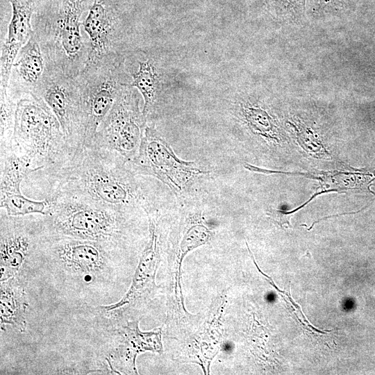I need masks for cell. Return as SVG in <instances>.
Wrapping results in <instances>:
<instances>
[{
	"label": "cell",
	"instance_id": "cell-17",
	"mask_svg": "<svg viewBox=\"0 0 375 375\" xmlns=\"http://www.w3.org/2000/svg\"><path fill=\"white\" fill-rule=\"evenodd\" d=\"M34 172L10 147L0 149V196L23 193V181Z\"/></svg>",
	"mask_w": 375,
	"mask_h": 375
},
{
	"label": "cell",
	"instance_id": "cell-15",
	"mask_svg": "<svg viewBox=\"0 0 375 375\" xmlns=\"http://www.w3.org/2000/svg\"><path fill=\"white\" fill-rule=\"evenodd\" d=\"M122 335L114 344L105 347L103 359L107 362L109 372H135V358L141 351L156 349L154 333H141L138 322L128 324L122 330H117Z\"/></svg>",
	"mask_w": 375,
	"mask_h": 375
},
{
	"label": "cell",
	"instance_id": "cell-11",
	"mask_svg": "<svg viewBox=\"0 0 375 375\" xmlns=\"http://www.w3.org/2000/svg\"><path fill=\"white\" fill-rule=\"evenodd\" d=\"M82 25L89 36L86 65L108 54H123L124 24L115 0H94Z\"/></svg>",
	"mask_w": 375,
	"mask_h": 375
},
{
	"label": "cell",
	"instance_id": "cell-19",
	"mask_svg": "<svg viewBox=\"0 0 375 375\" xmlns=\"http://www.w3.org/2000/svg\"><path fill=\"white\" fill-rule=\"evenodd\" d=\"M0 149L10 145L17 101L6 90H0Z\"/></svg>",
	"mask_w": 375,
	"mask_h": 375
},
{
	"label": "cell",
	"instance_id": "cell-6",
	"mask_svg": "<svg viewBox=\"0 0 375 375\" xmlns=\"http://www.w3.org/2000/svg\"><path fill=\"white\" fill-rule=\"evenodd\" d=\"M81 92V144L89 147L122 90L131 85L124 55L111 53L87 64L76 76Z\"/></svg>",
	"mask_w": 375,
	"mask_h": 375
},
{
	"label": "cell",
	"instance_id": "cell-9",
	"mask_svg": "<svg viewBox=\"0 0 375 375\" xmlns=\"http://www.w3.org/2000/svg\"><path fill=\"white\" fill-rule=\"evenodd\" d=\"M44 234L43 215L9 216L0 209L1 282L34 265Z\"/></svg>",
	"mask_w": 375,
	"mask_h": 375
},
{
	"label": "cell",
	"instance_id": "cell-10",
	"mask_svg": "<svg viewBox=\"0 0 375 375\" xmlns=\"http://www.w3.org/2000/svg\"><path fill=\"white\" fill-rule=\"evenodd\" d=\"M33 95L42 99L60 122L70 146L76 151L81 144V92L76 77L66 76L47 64L42 78Z\"/></svg>",
	"mask_w": 375,
	"mask_h": 375
},
{
	"label": "cell",
	"instance_id": "cell-14",
	"mask_svg": "<svg viewBox=\"0 0 375 375\" xmlns=\"http://www.w3.org/2000/svg\"><path fill=\"white\" fill-rule=\"evenodd\" d=\"M47 68V61L33 34L19 51L12 66L8 93L15 100L32 94L40 84Z\"/></svg>",
	"mask_w": 375,
	"mask_h": 375
},
{
	"label": "cell",
	"instance_id": "cell-2",
	"mask_svg": "<svg viewBox=\"0 0 375 375\" xmlns=\"http://www.w3.org/2000/svg\"><path fill=\"white\" fill-rule=\"evenodd\" d=\"M124 247L106 242L45 234L35 265L44 267L58 288L86 302L109 293L115 260Z\"/></svg>",
	"mask_w": 375,
	"mask_h": 375
},
{
	"label": "cell",
	"instance_id": "cell-5",
	"mask_svg": "<svg viewBox=\"0 0 375 375\" xmlns=\"http://www.w3.org/2000/svg\"><path fill=\"white\" fill-rule=\"evenodd\" d=\"M10 147L35 172L58 168L77 153L51 109L33 94L17 101Z\"/></svg>",
	"mask_w": 375,
	"mask_h": 375
},
{
	"label": "cell",
	"instance_id": "cell-7",
	"mask_svg": "<svg viewBox=\"0 0 375 375\" xmlns=\"http://www.w3.org/2000/svg\"><path fill=\"white\" fill-rule=\"evenodd\" d=\"M140 103L135 88L131 85L124 87L90 145L117 153L126 163L133 158L148 124Z\"/></svg>",
	"mask_w": 375,
	"mask_h": 375
},
{
	"label": "cell",
	"instance_id": "cell-8",
	"mask_svg": "<svg viewBox=\"0 0 375 375\" xmlns=\"http://www.w3.org/2000/svg\"><path fill=\"white\" fill-rule=\"evenodd\" d=\"M136 175L151 176L181 194L196 178L209 172L178 158L153 125L147 126L138 153L126 163Z\"/></svg>",
	"mask_w": 375,
	"mask_h": 375
},
{
	"label": "cell",
	"instance_id": "cell-12",
	"mask_svg": "<svg viewBox=\"0 0 375 375\" xmlns=\"http://www.w3.org/2000/svg\"><path fill=\"white\" fill-rule=\"evenodd\" d=\"M12 17L1 48L0 90L8 88L12 66L20 49L34 34L32 19L40 0H8Z\"/></svg>",
	"mask_w": 375,
	"mask_h": 375
},
{
	"label": "cell",
	"instance_id": "cell-18",
	"mask_svg": "<svg viewBox=\"0 0 375 375\" xmlns=\"http://www.w3.org/2000/svg\"><path fill=\"white\" fill-rule=\"evenodd\" d=\"M49 201L47 199L35 200L23 193L1 195L0 209L9 216H24L33 214H48Z\"/></svg>",
	"mask_w": 375,
	"mask_h": 375
},
{
	"label": "cell",
	"instance_id": "cell-20",
	"mask_svg": "<svg viewBox=\"0 0 375 375\" xmlns=\"http://www.w3.org/2000/svg\"><path fill=\"white\" fill-rule=\"evenodd\" d=\"M242 112L247 124L254 133L268 139L277 140L276 127L265 110L253 106H244Z\"/></svg>",
	"mask_w": 375,
	"mask_h": 375
},
{
	"label": "cell",
	"instance_id": "cell-16",
	"mask_svg": "<svg viewBox=\"0 0 375 375\" xmlns=\"http://www.w3.org/2000/svg\"><path fill=\"white\" fill-rule=\"evenodd\" d=\"M0 322L1 330L9 324L18 332L26 330L27 296L19 277L1 282Z\"/></svg>",
	"mask_w": 375,
	"mask_h": 375
},
{
	"label": "cell",
	"instance_id": "cell-21",
	"mask_svg": "<svg viewBox=\"0 0 375 375\" xmlns=\"http://www.w3.org/2000/svg\"><path fill=\"white\" fill-rule=\"evenodd\" d=\"M298 140L303 149L315 158H331V153H328L323 144L310 131L298 132Z\"/></svg>",
	"mask_w": 375,
	"mask_h": 375
},
{
	"label": "cell",
	"instance_id": "cell-1",
	"mask_svg": "<svg viewBox=\"0 0 375 375\" xmlns=\"http://www.w3.org/2000/svg\"><path fill=\"white\" fill-rule=\"evenodd\" d=\"M147 188L119 155L92 144L58 168L30 174L21 185L35 200L64 197L132 210L155 201Z\"/></svg>",
	"mask_w": 375,
	"mask_h": 375
},
{
	"label": "cell",
	"instance_id": "cell-3",
	"mask_svg": "<svg viewBox=\"0 0 375 375\" xmlns=\"http://www.w3.org/2000/svg\"><path fill=\"white\" fill-rule=\"evenodd\" d=\"M94 0H40L32 25L47 64L66 76H77L85 68L89 42L81 32V17Z\"/></svg>",
	"mask_w": 375,
	"mask_h": 375
},
{
	"label": "cell",
	"instance_id": "cell-13",
	"mask_svg": "<svg viewBox=\"0 0 375 375\" xmlns=\"http://www.w3.org/2000/svg\"><path fill=\"white\" fill-rule=\"evenodd\" d=\"M125 66L135 88L144 99L143 114L150 122L156 115L162 94V74L154 57L146 52L125 57Z\"/></svg>",
	"mask_w": 375,
	"mask_h": 375
},
{
	"label": "cell",
	"instance_id": "cell-4",
	"mask_svg": "<svg viewBox=\"0 0 375 375\" xmlns=\"http://www.w3.org/2000/svg\"><path fill=\"white\" fill-rule=\"evenodd\" d=\"M47 200L49 212L43 215L46 233L106 242L124 248L144 212L64 197Z\"/></svg>",
	"mask_w": 375,
	"mask_h": 375
}]
</instances>
